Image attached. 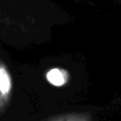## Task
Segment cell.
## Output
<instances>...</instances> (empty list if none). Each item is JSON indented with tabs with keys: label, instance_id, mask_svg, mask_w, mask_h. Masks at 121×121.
<instances>
[{
	"label": "cell",
	"instance_id": "1",
	"mask_svg": "<svg viewBox=\"0 0 121 121\" xmlns=\"http://www.w3.org/2000/svg\"><path fill=\"white\" fill-rule=\"evenodd\" d=\"M13 91V81L11 74L0 58V113H3L8 108Z\"/></svg>",
	"mask_w": 121,
	"mask_h": 121
},
{
	"label": "cell",
	"instance_id": "2",
	"mask_svg": "<svg viewBox=\"0 0 121 121\" xmlns=\"http://www.w3.org/2000/svg\"><path fill=\"white\" fill-rule=\"evenodd\" d=\"M45 78L50 84L57 87H61L69 81L70 75L67 70L63 68L56 67L48 70L45 75Z\"/></svg>",
	"mask_w": 121,
	"mask_h": 121
},
{
	"label": "cell",
	"instance_id": "3",
	"mask_svg": "<svg viewBox=\"0 0 121 121\" xmlns=\"http://www.w3.org/2000/svg\"><path fill=\"white\" fill-rule=\"evenodd\" d=\"M46 121H95L93 116L88 112H75L62 113L52 118L47 119Z\"/></svg>",
	"mask_w": 121,
	"mask_h": 121
}]
</instances>
